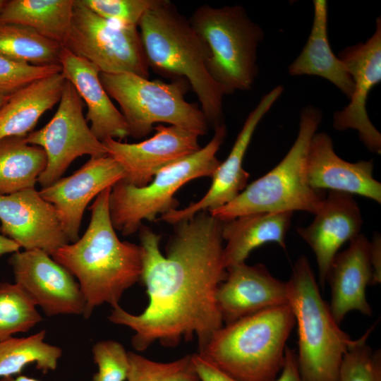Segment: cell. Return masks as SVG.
Listing matches in <instances>:
<instances>
[{
    "instance_id": "6da1fadb",
    "label": "cell",
    "mask_w": 381,
    "mask_h": 381,
    "mask_svg": "<svg viewBox=\"0 0 381 381\" xmlns=\"http://www.w3.org/2000/svg\"><path fill=\"white\" fill-rule=\"evenodd\" d=\"M166 246L159 249L161 236L142 225L140 281L146 287L148 304L140 314L119 305L112 308L109 320L131 329L132 346L144 351L158 341L175 347L196 337L198 352L223 326L216 293L226 277L224 264L222 221L200 212L174 224Z\"/></svg>"
},
{
    "instance_id": "7a4b0ae2",
    "label": "cell",
    "mask_w": 381,
    "mask_h": 381,
    "mask_svg": "<svg viewBox=\"0 0 381 381\" xmlns=\"http://www.w3.org/2000/svg\"><path fill=\"white\" fill-rule=\"evenodd\" d=\"M111 188L102 191L90 207V222L83 236L52 255L76 278L86 303V319L102 304L119 305L123 293L140 281L143 272L140 246L121 241L112 225Z\"/></svg>"
},
{
    "instance_id": "3957f363",
    "label": "cell",
    "mask_w": 381,
    "mask_h": 381,
    "mask_svg": "<svg viewBox=\"0 0 381 381\" xmlns=\"http://www.w3.org/2000/svg\"><path fill=\"white\" fill-rule=\"evenodd\" d=\"M149 68L162 76L185 78L209 126L224 123V92L209 74L207 49L186 18L169 0H159L139 22Z\"/></svg>"
},
{
    "instance_id": "277c9868",
    "label": "cell",
    "mask_w": 381,
    "mask_h": 381,
    "mask_svg": "<svg viewBox=\"0 0 381 381\" xmlns=\"http://www.w3.org/2000/svg\"><path fill=\"white\" fill-rule=\"evenodd\" d=\"M295 324L289 304L266 309L223 325L198 353L240 381H274Z\"/></svg>"
},
{
    "instance_id": "5b68a950",
    "label": "cell",
    "mask_w": 381,
    "mask_h": 381,
    "mask_svg": "<svg viewBox=\"0 0 381 381\" xmlns=\"http://www.w3.org/2000/svg\"><path fill=\"white\" fill-rule=\"evenodd\" d=\"M287 298L298 332L297 363L303 381H337L343 358L356 339L334 320L306 256L294 263Z\"/></svg>"
},
{
    "instance_id": "8992f818",
    "label": "cell",
    "mask_w": 381,
    "mask_h": 381,
    "mask_svg": "<svg viewBox=\"0 0 381 381\" xmlns=\"http://www.w3.org/2000/svg\"><path fill=\"white\" fill-rule=\"evenodd\" d=\"M320 110L308 106L301 112L297 137L281 162L253 181L232 201L210 211L220 221L260 212L305 211L315 214L325 198L308 181L306 159L312 137L322 121Z\"/></svg>"
},
{
    "instance_id": "52a82bcc",
    "label": "cell",
    "mask_w": 381,
    "mask_h": 381,
    "mask_svg": "<svg viewBox=\"0 0 381 381\" xmlns=\"http://www.w3.org/2000/svg\"><path fill=\"white\" fill-rule=\"evenodd\" d=\"M207 49L206 66L224 95L253 87L261 28L241 6L198 7L188 18Z\"/></svg>"
},
{
    "instance_id": "ba28073f",
    "label": "cell",
    "mask_w": 381,
    "mask_h": 381,
    "mask_svg": "<svg viewBox=\"0 0 381 381\" xmlns=\"http://www.w3.org/2000/svg\"><path fill=\"white\" fill-rule=\"evenodd\" d=\"M226 135L224 123L214 128L212 139L195 153L158 171L143 187L123 179L111 188L109 211L112 225L124 236L139 230L144 220L152 222L157 215L177 209L174 195L187 182L204 176L212 177L220 164L217 153Z\"/></svg>"
},
{
    "instance_id": "9c48e42d",
    "label": "cell",
    "mask_w": 381,
    "mask_h": 381,
    "mask_svg": "<svg viewBox=\"0 0 381 381\" xmlns=\"http://www.w3.org/2000/svg\"><path fill=\"white\" fill-rule=\"evenodd\" d=\"M101 83L119 104L130 135L147 136L157 123H167L196 132H207L209 123L199 107L187 102L185 95L190 86L185 78L169 83L130 73H99Z\"/></svg>"
},
{
    "instance_id": "30bf717a",
    "label": "cell",
    "mask_w": 381,
    "mask_h": 381,
    "mask_svg": "<svg viewBox=\"0 0 381 381\" xmlns=\"http://www.w3.org/2000/svg\"><path fill=\"white\" fill-rule=\"evenodd\" d=\"M63 47L83 57L100 73H133L149 78L139 30L109 21L75 0L71 23Z\"/></svg>"
},
{
    "instance_id": "8fae6325",
    "label": "cell",
    "mask_w": 381,
    "mask_h": 381,
    "mask_svg": "<svg viewBox=\"0 0 381 381\" xmlns=\"http://www.w3.org/2000/svg\"><path fill=\"white\" fill-rule=\"evenodd\" d=\"M28 144L42 147L47 165L37 182L45 188L59 179L78 157L107 155L106 148L92 132L83 115V103L73 85L66 80L58 109L42 128L26 137Z\"/></svg>"
},
{
    "instance_id": "7c38bea8",
    "label": "cell",
    "mask_w": 381,
    "mask_h": 381,
    "mask_svg": "<svg viewBox=\"0 0 381 381\" xmlns=\"http://www.w3.org/2000/svg\"><path fill=\"white\" fill-rule=\"evenodd\" d=\"M15 282L47 316H84L86 303L74 277L48 253L38 249L17 251L8 259Z\"/></svg>"
},
{
    "instance_id": "4fadbf2b",
    "label": "cell",
    "mask_w": 381,
    "mask_h": 381,
    "mask_svg": "<svg viewBox=\"0 0 381 381\" xmlns=\"http://www.w3.org/2000/svg\"><path fill=\"white\" fill-rule=\"evenodd\" d=\"M353 82L350 102L333 116L337 131L353 129L368 150L381 153V134L370 121L366 109L370 91L381 81V19L376 20L375 30L365 42L344 49L338 57Z\"/></svg>"
},
{
    "instance_id": "5bb4252c",
    "label": "cell",
    "mask_w": 381,
    "mask_h": 381,
    "mask_svg": "<svg viewBox=\"0 0 381 381\" xmlns=\"http://www.w3.org/2000/svg\"><path fill=\"white\" fill-rule=\"evenodd\" d=\"M151 138L137 143L113 138L102 142L107 154L124 169L123 180L137 187L149 184L164 167L198 151V133L175 126L158 125Z\"/></svg>"
},
{
    "instance_id": "9a60e30c",
    "label": "cell",
    "mask_w": 381,
    "mask_h": 381,
    "mask_svg": "<svg viewBox=\"0 0 381 381\" xmlns=\"http://www.w3.org/2000/svg\"><path fill=\"white\" fill-rule=\"evenodd\" d=\"M125 177L124 169L109 155L90 157L73 174L39 192L52 205L68 241L73 243L80 238L79 230L88 203Z\"/></svg>"
},
{
    "instance_id": "2e32d148",
    "label": "cell",
    "mask_w": 381,
    "mask_h": 381,
    "mask_svg": "<svg viewBox=\"0 0 381 381\" xmlns=\"http://www.w3.org/2000/svg\"><path fill=\"white\" fill-rule=\"evenodd\" d=\"M0 231L25 250L52 255L69 243L57 214L35 188L0 195Z\"/></svg>"
},
{
    "instance_id": "e0dca14e",
    "label": "cell",
    "mask_w": 381,
    "mask_h": 381,
    "mask_svg": "<svg viewBox=\"0 0 381 381\" xmlns=\"http://www.w3.org/2000/svg\"><path fill=\"white\" fill-rule=\"evenodd\" d=\"M282 85L274 87L265 95L257 106L250 112L237 135L226 159L220 162L214 171L212 181L207 193L198 201L183 209L171 210L160 219L174 224L190 219L200 212H210L235 199L247 186L249 174L243 168V161L253 133L264 116L281 96Z\"/></svg>"
},
{
    "instance_id": "ac0fdd59",
    "label": "cell",
    "mask_w": 381,
    "mask_h": 381,
    "mask_svg": "<svg viewBox=\"0 0 381 381\" xmlns=\"http://www.w3.org/2000/svg\"><path fill=\"white\" fill-rule=\"evenodd\" d=\"M226 272L216 293L217 308L225 325L288 304L286 282L272 276L264 265L243 262L228 267Z\"/></svg>"
},
{
    "instance_id": "d6986e66",
    "label": "cell",
    "mask_w": 381,
    "mask_h": 381,
    "mask_svg": "<svg viewBox=\"0 0 381 381\" xmlns=\"http://www.w3.org/2000/svg\"><path fill=\"white\" fill-rule=\"evenodd\" d=\"M362 225L361 210L352 195L329 190L311 224L297 229L314 253L322 288L339 249L360 234Z\"/></svg>"
},
{
    "instance_id": "ffe728a7",
    "label": "cell",
    "mask_w": 381,
    "mask_h": 381,
    "mask_svg": "<svg viewBox=\"0 0 381 381\" xmlns=\"http://www.w3.org/2000/svg\"><path fill=\"white\" fill-rule=\"evenodd\" d=\"M372 160L349 162L338 156L332 138L325 132L315 133L309 144L306 171L310 186L357 194L381 202V183L373 177Z\"/></svg>"
},
{
    "instance_id": "44dd1931",
    "label": "cell",
    "mask_w": 381,
    "mask_h": 381,
    "mask_svg": "<svg viewBox=\"0 0 381 381\" xmlns=\"http://www.w3.org/2000/svg\"><path fill=\"white\" fill-rule=\"evenodd\" d=\"M61 74L70 82L84 100L87 121L95 137L121 140L130 136L129 129L121 112L116 109L104 90L99 68L87 59L63 47L60 60Z\"/></svg>"
},
{
    "instance_id": "7402d4cb",
    "label": "cell",
    "mask_w": 381,
    "mask_h": 381,
    "mask_svg": "<svg viewBox=\"0 0 381 381\" xmlns=\"http://www.w3.org/2000/svg\"><path fill=\"white\" fill-rule=\"evenodd\" d=\"M331 289L329 308L338 324L346 314L357 310L371 316L373 310L366 297V289L371 285L372 270L369 257V241L359 234L350 241L349 247L337 253L327 276Z\"/></svg>"
},
{
    "instance_id": "603a6c76",
    "label": "cell",
    "mask_w": 381,
    "mask_h": 381,
    "mask_svg": "<svg viewBox=\"0 0 381 381\" xmlns=\"http://www.w3.org/2000/svg\"><path fill=\"white\" fill-rule=\"evenodd\" d=\"M292 215L291 212H260L222 222L226 269L245 262L252 250L265 243H276L285 249Z\"/></svg>"
},
{
    "instance_id": "cb8c5ba5",
    "label": "cell",
    "mask_w": 381,
    "mask_h": 381,
    "mask_svg": "<svg viewBox=\"0 0 381 381\" xmlns=\"http://www.w3.org/2000/svg\"><path fill=\"white\" fill-rule=\"evenodd\" d=\"M66 80L61 73L39 79L9 97L0 108V140L26 137L40 118L59 102Z\"/></svg>"
},
{
    "instance_id": "d4e9b609",
    "label": "cell",
    "mask_w": 381,
    "mask_h": 381,
    "mask_svg": "<svg viewBox=\"0 0 381 381\" xmlns=\"http://www.w3.org/2000/svg\"><path fill=\"white\" fill-rule=\"evenodd\" d=\"M313 22L303 50L288 68L292 76L309 75L334 84L348 98L353 82L342 61L332 51L327 35L328 8L325 0L313 1Z\"/></svg>"
},
{
    "instance_id": "484cf974",
    "label": "cell",
    "mask_w": 381,
    "mask_h": 381,
    "mask_svg": "<svg viewBox=\"0 0 381 381\" xmlns=\"http://www.w3.org/2000/svg\"><path fill=\"white\" fill-rule=\"evenodd\" d=\"M75 0H6L0 23L28 27L63 44L69 30Z\"/></svg>"
},
{
    "instance_id": "4316f807",
    "label": "cell",
    "mask_w": 381,
    "mask_h": 381,
    "mask_svg": "<svg viewBox=\"0 0 381 381\" xmlns=\"http://www.w3.org/2000/svg\"><path fill=\"white\" fill-rule=\"evenodd\" d=\"M46 165L44 150L28 144L25 137L0 140V195L35 188Z\"/></svg>"
},
{
    "instance_id": "83f0119b",
    "label": "cell",
    "mask_w": 381,
    "mask_h": 381,
    "mask_svg": "<svg viewBox=\"0 0 381 381\" xmlns=\"http://www.w3.org/2000/svg\"><path fill=\"white\" fill-rule=\"evenodd\" d=\"M45 330L25 337H11L0 342V378L20 374L34 363L43 373L55 370L62 349L44 341Z\"/></svg>"
},
{
    "instance_id": "f1b7e54d",
    "label": "cell",
    "mask_w": 381,
    "mask_h": 381,
    "mask_svg": "<svg viewBox=\"0 0 381 381\" xmlns=\"http://www.w3.org/2000/svg\"><path fill=\"white\" fill-rule=\"evenodd\" d=\"M63 46L18 24L0 23V55L35 66L60 65Z\"/></svg>"
},
{
    "instance_id": "f546056e",
    "label": "cell",
    "mask_w": 381,
    "mask_h": 381,
    "mask_svg": "<svg viewBox=\"0 0 381 381\" xmlns=\"http://www.w3.org/2000/svg\"><path fill=\"white\" fill-rule=\"evenodd\" d=\"M42 320L35 303L20 285L0 283V342L28 332Z\"/></svg>"
},
{
    "instance_id": "4dcf8cb0",
    "label": "cell",
    "mask_w": 381,
    "mask_h": 381,
    "mask_svg": "<svg viewBox=\"0 0 381 381\" xmlns=\"http://www.w3.org/2000/svg\"><path fill=\"white\" fill-rule=\"evenodd\" d=\"M128 355L127 381H200L190 354L165 363L131 351H128Z\"/></svg>"
},
{
    "instance_id": "1f68e13d",
    "label": "cell",
    "mask_w": 381,
    "mask_h": 381,
    "mask_svg": "<svg viewBox=\"0 0 381 381\" xmlns=\"http://www.w3.org/2000/svg\"><path fill=\"white\" fill-rule=\"evenodd\" d=\"M372 329L356 339L345 353L337 381H381V351L366 344Z\"/></svg>"
},
{
    "instance_id": "d6a6232c",
    "label": "cell",
    "mask_w": 381,
    "mask_h": 381,
    "mask_svg": "<svg viewBox=\"0 0 381 381\" xmlns=\"http://www.w3.org/2000/svg\"><path fill=\"white\" fill-rule=\"evenodd\" d=\"M97 371L92 381H125L129 370L128 351L115 340L95 343L92 349Z\"/></svg>"
},
{
    "instance_id": "836d02e7",
    "label": "cell",
    "mask_w": 381,
    "mask_h": 381,
    "mask_svg": "<svg viewBox=\"0 0 381 381\" xmlns=\"http://www.w3.org/2000/svg\"><path fill=\"white\" fill-rule=\"evenodd\" d=\"M61 72L60 65L35 66L0 55V96H11L35 80Z\"/></svg>"
},
{
    "instance_id": "e575fe53",
    "label": "cell",
    "mask_w": 381,
    "mask_h": 381,
    "mask_svg": "<svg viewBox=\"0 0 381 381\" xmlns=\"http://www.w3.org/2000/svg\"><path fill=\"white\" fill-rule=\"evenodd\" d=\"M82 4L109 21L138 28L143 15L159 0H80Z\"/></svg>"
},
{
    "instance_id": "d590c367",
    "label": "cell",
    "mask_w": 381,
    "mask_h": 381,
    "mask_svg": "<svg viewBox=\"0 0 381 381\" xmlns=\"http://www.w3.org/2000/svg\"><path fill=\"white\" fill-rule=\"evenodd\" d=\"M191 356L200 381H240L222 370L200 353Z\"/></svg>"
},
{
    "instance_id": "8d00e7d4",
    "label": "cell",
    "mask_w": 381,
    "mask_h": 381,
    "mask_svg": "<svg viewBox=\"0 0 381 381\" xmlns=\"http://www.w3.org/2000/svg\"><path fill=\"white\" fill-rule=\"evenodd\" d=\"M274 381H303L298 367L296 352L288 346L282 369Z\"/></svg>"
},
{
    "instance_id": "74e56055",
    "label": "cell",
    "mask_w": 381,
    "mask_h": 381,
    "mask_svg": "<svg viewBox=\"0 0 381 381\" xmlns=\"http://www.w3.org/2000/svg\"><path fill=\"white\" fill-rule=\"evenodd\" d=\"M369 257L372 270L371 285H376L381 282V238L377 233L369 241Z\"/></svg>"
},
{
    "instance_id": "f35d334b",
    "label": "cell",
    "mask_w": 381,
    "mask_h": 381,
    "mask_svg": "<svg viewBox=\"0 0 381 381\" xmlns=\"http://www.w3.org/2000/svg\"><path fill=\"white\" fill-rule=\"evenodd\" d=\"M20 248L18 243L0 234V255L16 253Z\"/></svg>"
},
{
    "instance_id": "ab89813d",
    "label": "cell",
    "mask_w": 381,
    "mask_h": 381,
    "mask_svg": "<svg viewBox=\"0 0 381 381\" xmlns=\"http://www.w3.org/2000/svg\"><path fill=\"white\" fill-rule=\"evenodd\" d=\"M0 381H40L32 377L18 375L17 376H8L0 378Z\"/></svg>"
},
{
    "instance_id": "60d3db41",
    "label": "cell",
    "mask_w": 381,
    "mask_h": 381,
    "mask_svg": "<svg viewBox=\"0 0 381 381\" xmlns=\"http://www.w3.org/2000/svg\"><path fill=\"white\" fill-rule=\"evenodd\" d=\"M10 96H0V108L7 102Z\"/></svg>"
},
{
    "instance_id": "b9f144b4",
    "label": "cell",
    "mask_w": 381,
    "mask_h": 381,
    "mask_svg": "<svg viewBox=\"0 0 381 381\" xmlns=\"http://www.w3.org/2000/svg\"><path fill=\"white\" fill-rule=\"evenodd\" d=\"M6 0H0V9L5 3Z\"/></svg>"
}]
</instances>
